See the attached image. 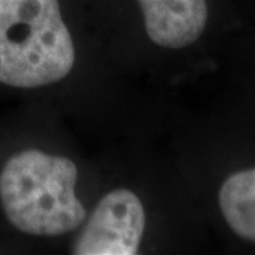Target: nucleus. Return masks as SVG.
I'll list each match as a JSON object with an SVG mask.
<instances>
[{
	"instance_id": "1",
	"label": "nucleus",
	"mask_w": 255,
	"mask_h": 255,
	"mask_svg": "<svg viewBox=\"0 0 255 255\" xmlns=\"http://www.w3.org/2000/svg\"><path fill=\"white\" fill-rule=\"evenodd\" d=\"M73 160L40 150L10 157L0 173V199L9 221L31 236L57 237L77 228L85 209L75 196Z\"/></svg>"
},
{
	"instance_id": "2",
	"label": "nucleus",
	"mask_w": 255,
	"mask_h": 255,
	"mask_svg": "<svg viewBox=\"0 0 255 255\" xmlns=\"http://www.w3.org/2000/svg\"><path fill=\"white\" fill-rule=\"evenodd\" d=\"M74 60L58 0H0V82L44 87L67 77Z\"/></svg>"
},
{
	"instance_id": "3",
	"label": "nucleus",
	"mask_w": 255,
	"mask_h": 255,
	"mask_svg": "<svg viewBox=\"0 0 255 255\" xmlns=\"http://www.w3.org/2000/svg\"><path fill=\"white\" fill-rule=\"evenodd\" d=\"M146 227L142 201L118 189L102 197L73 247L75 255H135Z\"/></svg>"
},
{
	"instance_id": "4",
	"label": "nucleus",
	"mask_w": 255,
	"mask_h": 255,
	"mask_svg": "<svg viewBox=\"0 0 255 255\" xmlns=\"http://www.w3.org/2000/svg\"><path fill=\"white\" fill-rule=\"evenodd\" d=\"M147 36L157 46L182 48L204 31L209 10L206 0H137Z\"/></svg>"
},
{
	"instance_id": "5",
	"label": "nucleus",
	"mask_w": 255,
	"mask_h": 255,
	"mask_svg": "<svg viewBox=\"0 0 255 255\" xmlns=\"http://www.w3.org/2000/svg\"><path fill=\"white\" fill-rule=\"evenodd\" d=\"M219 204L238 237L255 243V167L231 174L223 183Z\"/></svg>"
}]
</instances>
